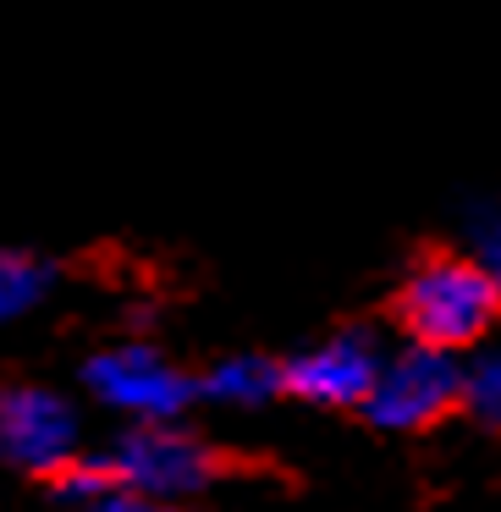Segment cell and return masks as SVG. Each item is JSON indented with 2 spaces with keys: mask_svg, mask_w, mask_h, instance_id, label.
I'll return each mask as SVG.
<instances>
[{
  "mask_svg": "<svg viewBox=\"0 0 501 512\" xmlns=\"http://www.w3.org/2000/svg\"><path fill=\"white\" fill-rule=\"evenodd\" d=\"M56 287V270L28 248H0V320H23Z\"/></svg>",
  "mask_w": 501,
  "mask_h": 512,
  "instance_id": "8",
  "label": "cell"
},
{
  "mask_svg": "<svg viewBox=\"0 0 501 512\" xmlns=\"http://www.w3.org/2000/svg\"><path fill=\"white\" fill-rule=\"evenodd\" d=\"M463 232H468V248H474L468 259H479V270H485V276L501 287V199L468 204Z\"/></svg>",
  "mask_w": 501,
  "mask_h": 512,
  "instance_id": "10",
  "label": "cell"
},
{
  "mask_svg": "<svg viewBox=\"0 0 501 512\" xmlns=\"http://www.w3.org/2000/svg\"><path fill=\"white\" fill-rule=\"evenodd\" d=\"M276 391H281V364L265 353H232L221 364H210L199 380V397L221 402V408H259Z\"/></svg>",
  "mask_w": 501,
  "mask_h": 512,
  "instance_id": "7",
  "label": "cell"
},
{
  "mask_svg": "<svg viewBox=\"0 0 501 512\" xmlns=\"http://www.w3.org/2000/svg\"><path fill=\"white\" fill-rule=\"evenodd\" d=\"M83 386L111 413H127L133 424H177V413L199 397V380L182 375L160 347L116 342L83 364Z\"/></svg>",
  "mask_w": 501,
  "mask_h": 512,
  "instance_id": "3",
  "label": "cell"
},
{
  "mask_svg": "<svg viewBox=\"0 0 501 512\" xmlns=\"http://www.w3.org/2000/svg\"><path fill=\"white\" fill-rule=\"evenodd\" d=\"M78 512H193V507H177V501H155V496H133V490H105V496L83 501Z\"/></svg>",
  "mask_w": 501,
  "mask_h": 512,
  "instance_id": "11",
  "label": "cell"
},
{
  "mask_svg": "<svg viewBox=\"0 0 501 512\" xmlns=\"http://www.w3.org/2000/svg\"><path fill=\"white\" fill-rule=\"evenodd\" d=\"M380 364H386V353L369 331H336L281 364V391L314 402V408H364Z\"/></svg>",
  "mask_w": 501,
  "mask_h": 512,
  "instance_id": "6",
  "label": "cell"
},
{
  "mask_svg": "<svg viewBox=\"0 0 501 512\" xmlns=\"http://www.w3.org/2000/svg\"><path fill=\"white\" fill-rule=\"evenodd\" d=\"M100 463L116 490L155 501L199 496L221 479V452L210 441H199L193 430H177V424H133L127 435H116V446Z\"/></svg>",
  "mask_w": 501,
  "mask_h": 512,
  "instance_id": "2",
  "label": "cell"
},
{
  "mask_svg": "<svg viewBox=\"0 0 501 512\" xmlns=\"http://www.w3.org/2000/svg\"><path fill=\"white\" fill-rule=\"evenodd\" d=\"M496 314H501V287L468 254H424L397 292V320L408 331V342L441 347V353L474 347L496 325Z\"/></svg>",
  "mask_w": 501,
  "mask_h": 512,
  "instance_id": "1",
  "label": "cell"
},
{
  "mask_svg": "<svg viewBox=\"0 0 501 512\" xmlns=\"http://www.w3.org/2000/svg\"><path fill=\"white\" fill-rule=\"evenodd\" d=\"M463 408L485 430H501V347H490L474 364H463Z\"/></svg>",
  "mask_w": 501,
  "mask_h": 512,
  "instance_id": "9",
  "label": "cell"
},
{
  "mask_svg": "<svg viewBox=\"0 0 501 512\" xmlns=\"http://www.w3.org/2000/svg\"><path fill=\"white\" fill-rule=\"evenodd\" d=\"M83 457L78 413L50 386H0V463L23 474H67Z\"/></svg>",
  "mask_w": 501,
  "mask_h": 512,
  "instance_id": "5",
  "label": "cell"
},
{
  "mask_svg": "<svg viewBox=\"0 0 501 512\" xmlns=\"http://www.w3.org/2000/svg\"><path fill=\"white\" fill-rule=\"evenodd\" d=\"M463 402V358L441 353V347L408 342L402 353H391L380 364L375 386L364 397V419L375 430H424V424L446 419Z\"/></svg>",
  "mask_w": 501,
  "mask_h": 512,
  "instance_id": "4",
  "label": "cell"
}]
</instances>
